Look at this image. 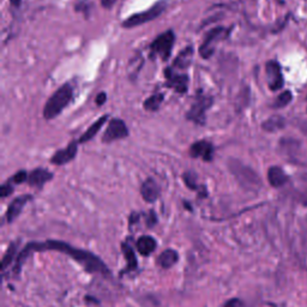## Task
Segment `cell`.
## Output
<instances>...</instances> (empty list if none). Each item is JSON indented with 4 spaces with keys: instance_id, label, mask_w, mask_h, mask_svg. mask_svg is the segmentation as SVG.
I'll list each match as a JSON object with an SVG mask.
<instances>
[{
    "instance_id": "obj_11",
    "label": "cell",
    "mask_w": 307,
    "mask_h": 307,
    "mask_svg": "<svg viewBox=\"0 0 307 307\" xmlns=\"http://www.w3.org/2000/svg\"><path fill=\"white\" fill-rule=\"evenodd\" d=\"M224 32V28H216L208 34L206 40L203 42V44H200V50L203 58L208 59L210 56H212L214 53V50H215V44L220 41V38H222Z\"/></svg>"
},
{
    "instance_id": "obj_7",
    "label": "cell",
    "mask_w": 307,
    "mask_h": 307,
    "mask_svg": "<svg viewBox=\"0 0 307 307\" xmlns=\"http://www.w3.org/2000/svg\"><path fill=\"white\" fill-rule=\"evenodd\" d=\"M128 136V126L122 119H112L108 124L104 136H102V142L110 143L114 140H122Z\"/></svg>"
},
{
    "instance_id": "obj_28",
    "label": "cell",
    "mask_w": 307,
    "mask_h": 307,
    "mask_svg": "<svg viewBox=\"0 0 307 307\" xmlns=\"http://www.w3.org/2000/svg\"><path fill=\"white\" fill-rule=\"evenodd\" d=\"M28 176H29L28 173H26V170H20V172H17L14 176H12V182L16 184H22L28 180Z\"/></svg>"
},
{
    "instance_id": "obj_22",
    "label": "cell",
    "mask_w": 307,
    "mask_h": 307,
    "mask_svg": "<svg viewBox=\"0 0 307 307\" xmlns=\"http://www.w3.org/2000/svg\"><path fill=\"white\" fill-rule=\"evenodd\" d=\"M192 56H194V47H188L184 52L176 56V62H174V66L178 68H186L190 65V62H191Z\"/></svg>"
},
{
    "instance_id": "obj_31",
    "label": "cell",
    "mask_w": 307,
    "mask_h": 307,
    "mask_svg": "<svg viewBox=\"0 0 307 307\" xmlns=\"http://www.w3.org/2000/svg\"><path fill=\"white\" fill-rule=\"evenodd\" d=\"M242 305V302L239 299H230L226 302L224 307H240Z\"/></svg>"
},
{
    "instance_id": "obj_33",
    "label": "cell",
    "mask_w": 307,
    "mask_h": 307,
    "mask_svg": "<svg viewBox=\"0 0 307 307\" xmlns=\"http://www.w3.org/2000/svg\"><path fill=\"white\" fill-rule=\"evenodd\" d=\"M300 202L304 206H307V190L302 194V198H300Z\"/></svg>"
},
{
    "instance_id": "obj_34",
    "label": "cell",
    "mask_w": 307,
    "mask_h": 307,
    "mask_svg": "<svg viewBox=\"0 0 307 307\" xmlns=\"http://www.w3.org/2000/svg\"><path fill=\"white\" fill-rule=\"evenodd\" d=\"M20 2H22V0H10L11 5H14V6H20Z\"/></svg>"
},
{
    "instance_id": "obj_24",
    "label": "cell",
    "mask_w": 307,
    "mask_h": 307,
    "mask_svg": "<svg viewBox=\"0 0 307 307\" xmlns=\"http://www.w3.org/2000/svg\"><path fill=\"white\" fill-rule=\"evenodd\" d=\"M17 254V245L16 242H12L10 244V246H8V250H6L4 257H2V270H5L6 268L10 266V264L12 263V260H14V254Z\"/></svg>"
},
{
    "instance_id": "obj_13",
    "label": "cell",
    "mask_w": 307,
    "mask_h": 307,
    "mask_svg": "<svg viewBox=\"0 0 307 307\" xmlns=\"http://www.w3.org/2000/svg\"><path fill=\"white\" fill-rule=\"evenodd\" d=\"M29 200H32V196L30 194L20 196V197H17L16 200H12L8 208V212H6V221H8V224L14 222V220L20 216L24 206H26Z\"/></svg>"
},
{
    "instance_id": "obj_29",
    "label": "cell",
    "mask_w": 307,
    "mask_h": 307,
    "mask_svg": "<svg viewBox=\"0 0 307 307\" xmlns=\"http://www.w3.org/2000/svg\"><path fill=\"white\" fill-rule=\"evenodd\" d=\"M12 192H14V188H12L10 182L4 184V185H2V188H0V196H2V198L8 197V196L12 194Z\"/></svg>"
},
{
    "instance_id": "obj_26",
    "label": "cell",
    "mask_w": 307,
    "mask_h": 307,
    "mask_svg": "<svg viewBox=\"0 0 307 307\" xmlns=\"http://www.w3.org/2000/svg\"><path fill=\"white\" fill-rule=\"evenodd\" d=\"M292 98H293V95H292V92H290V90H287V92H284L281 95H278V98H276L275 104H274V107H275V108L286 107L287 104H290Z\"/></svg>"
},
{
    "instance_id": "obj_6",
    "label": "cell",
    "mask_w": 307,
    "mask_h": 307,
    "mask_svg": "<svg viewBox=\"0 0 307 307\" xmlns=\"http://www.w3.org/2000/svg\"><path fill=\"white\" fill-rule=\"evenodd\" d=\"M212 104V98L210 96L200 94L197 95L194 104H191V108L188 112V119L194 122L197 125L206 124V113Z\"/></svg>"
},
{
    "instance_id": "obj_8",
    "label": "cell",
    "mask_w": 307,
    "mask_h": 307,
    "mask_svg": "<svg viewBox=\"0 0 307 307\" xmlns=\"http://www.w3.org/2000/svg\"><path fill=\"white\" fill-rule=\"evenodd\" d=\"M166 78H167V86L173 88L179 94H185L188 88V74H180L174 72L172 68L166 70Z\"/></svg>"
},
{
    "instance_id": "obj_16",
    "label": "cell",
    "mask_w": 307,
    "mask_h": 307,
    "mask_svg": "<svg viewBox=\"0 0 307 307\" xmlns=\"http://www.w3.org/2000/svg\"><path fill=\"white\" fill-rule=\"evenodd\" d=\"M268 180H269V184L272 188H278L288 182V176L281 167L272 166V167H270L269 170H268Z\"/></svg>"
},
{
    "instance_id": "obj_4",
    "label": "cell",
    "mask_w": 307,
    "mask_h": 307,
    "mask_svg": "<svg viewBox=\"0 0 307 307\" xmlns=\"http://www.w3.org/2000/svg\"><path fill=\"white\" fill-rule=\"evenodd\" d=\"M174 41H176V36L172 30H168V32L158 36L155 41L150 44V56H158L161 59L167 60L170 56Z\"/></svg>"
},
{
    "instance_id": "obj_1",
    "label": "cell",
    "mask_w": 307,
    "mask_h": 307,
    "mask_svg": "<svg viewBox=\"0 0 307 307\" xmlns=\"http://www.w3.org/2000/svg\"><path fill=\"white\" fill-rule=\"evenodd\" d=\"M42 251H56L62 252L74 260L78 262L86 272L90 274H100L102 276H110V270L108 269L106 264L102 262L98 256H95L92 252L72 248L70 244L59 242V240H47L44 242H30L18 254L16 266H14V274H20L22 266L32 252H42Z\"/></svg>"
},
{
    "instance_id": "obj_14",
    "label": "cell",
    "mask_w": 307,
    "mask_h": 307,
    "mask_svg": "<svg viewBox=\"0 0 307 307\" xmlns=\"http://www.w3.org/2000/svg\"><path fill=\"white\" fill-rule=\"evenodd\" d=\"M53 179V174L44 168H36L29 173L28 182L30 186L34 188H42L44 184Z\"/></svg>"
},
{
    "instance_id": "obj_17",
    "label": "cell",
    "mask_w": 307,
    "mask_h": 307,
    "mask_svg": "<svg viewBox=\"0 0 307 307\" xmlns=\"http://www.w3.org/2000/svg\"><path fill=\"white\" fill-rule=\"evenodd\" d=\"M178 260H179V254H178V252L176 250L168 248L158 256V264L161 268H164V269H170V268L173 266L174 264H176Z\"/></svg>"
},
{
    "instance_id": "obj_25",
    "label": "cell",
    "mask_w": 307,
    "mask_h": 307,
    "mask_svg": "<svg viewBox=\"0 0 307 307\" xmlns=\"http://www.w3.org/2000/svg\"><path fill=\"white\" fill-rule=\"evenodd\" d=\"M142 65H143V59L142 56H134V59L131 60L130 65H128V74L132 78H136V76L138 74V72L140 71V68H142Z\"/></svg>"
},
{
    "instance_id": "obj_20",
    "label": "cell",
    "mask_w": 307,
    "mask_h": 307,
    "mask_svg": "<svg viewBox=\"0 0 307 307\" xmlns=\"http://www.w3.org/2000/svg\"><path fill=\"white\" fill-rule=\"evenodd\" d=\"M286 125V120L284 116H270L269 119H266V122H263L262 128H263L264 131L266 132H276L282 130Z\"/></svg>"
},
{
    "instance_id": "obj_30",
    "label": "cell",
    "mask_w": 307,
    "mask_h": 307,
    "mask_svg": "<svg viewBox=\"0 0 307 307\" xmlns=\"http://www.w3.org/2000/svg\"><path fill=\"white\" fill-rule=\"evenodd\" d=\"M106 100H107L106 92H100V94L96 96L95 102H96V104H98V106H102V104L106 102Z\"/></svg>"
},
{
    "instance_id": "obj_12",
    "label": "cell",
    "mask_w": 307,
    "mask_h": 307,
    "mask_svg": "<svg viewBox=\"0 0 307 307\" xmlns=\"http://www.w3.org/2000/svg\"><path fill=\"white\" fill-rule=\"evenodd\" d=\"M77 142H71L65 149L56 152L50 158V162L56 166H62L71 162L77 155Z\"/></svg>"
},
{
    "instance_id": "obj_10",
    "label": "cell",
    "mask_w": 307,
    "mask_h": 307,
    "mask_svg": "<svg viewBox=\"0 0 307 307\" xmlns=\"http://www.w3.org/2000/svg\"><path fill=\"white\" fill-rule=\"evenodd\" d=\"M190 155L194 158H200L206 162L212 161L214 158V146L208 140H200L196 142L190 148Z\"/></svg>"
},
{
    "instance_id": "obj_23",
    "label": "cell",
    "mask_w": 307,
    "mask_h": 307,
    "mask_svg": "<svg viewBox=\"0 0 307 307\" xmlns=\"http://www.w3.org/2000/svg\"><path fill=\"white\" fill-rule=\"evenodd\" d=\"M164 95L162 94H154L150 96V98H146V101H144V108H146V110H150V112H154V110H158L160 106H161V104L164 102Z\"/></svg>"
},
{
    "instance_id": "obj_27",
    "label": "cell",
    "mask_w": 307,
    "mask_h": 307,
    "mask_svg": "<svg viewBox=\"0 0 307 307\" xmlns=\"http://www.w3.org/2000/svg\"><path fill=\"white\" fill-rule=\"evenodd\" d=\"M184 180H185V184L188 186V188L191 190H198L200 188L196 184V176L192 172H188V173L184 174Z\"/></svg>"
},
{
    "instance_id": "obj_9",
    "label": "cell",
    "mask_w": 307,
    "mask_h": 307,
    "mask_svg": "<svg viewBox=\"0 0 307 307\" xmlns=\"http://www.w3.org/2000/svg\"><path fill=\"white\" fill-rule=\"evenodd\" d=\"M266 77L269 88L272 92L280 90L284 86V77H282L281 68L276 62H269L266 64Z\"/></svg>"
},
{
    "instance_id": "obj_2",
    "label": "cell",
    "mask_w": 307,
    "mask_h": 307,
    "mask_svg": "<svg viewBox=\"0 0 307 307\" xmlns=\"http://www.w3.org/2000/svg\"><path fill=\"white\" fill-rule=\"evenodd\" d=\"M74 98V90L70 84H64L62 88L56 90L46 102L44 108V119L52 120L59 116L66 107L70 104Z\"/></svg>"
},
{
    "instance_id": "obj_32",
    "label": "cell",
    "mask_w": 307,
    "mask_h": 307,
    "mask_svg": "<svg viewBox=\"0 0 307 307\" xmlns=\"http://www.w3.org/2000/svg\"><path fill=\"white\" fill-rule=\"evenodd\" d=\"M116 0H101V4L104 8H112L113 5L116 4Z\"/></svg>"
},
{
    "instance_id": "obj_19",
    "label": "cell",
    "mask_w": 307,
    "mask_h": 307,
    "mask_svg": "<svg viewBox=\"0 0 307 307\" xmlns=\"http://www.w3.org/2000/svg\"><path fill=\"white\" fill-rule=\"evenodd\" d=\"M107 119H108V116H101V118L98 119V120H96L94 124L90 126L88 130H86L82 134V136H80V140H78V142H80V143H86V142H89V140H92V138H94L96 134H98V131L101 130L102 126H104V122H107Z\"/></svg>"
},
{
    "instance_id": "obj_18",
    "label": "cell",
    "mask_w": 307,
    "mask_h": 307,
    "mask_svg": "<svg viewBox=\"0 0 307 307\" xmlns=\"http://www.w3.org/2000/svg\"><path fill=\"white\" fill-rule=\"evenodd\" d=\"M137 250L140 254L148 257L156 250V240L149 236H140L137 240Z\"/></svg>"
},
{
    "instance_id": "obj_5",
    "label": "cell",
    "mask_w": 307,
    "mask_h": 307,
    "mask_svg": "<svg viewBox=\"0 0 307 307\" xmlns=\"http://www.w3.org/2000/svg\"><path fill=\"white\" fill-rule=\"evenodd\" d=\"M164 8H166V2H160L158 4L154 5L152 8H150L149 10L140 12V14H132V16L128 17V20H124L122 26L130 29V28H134V26H142L144 23H148L150 20H154L155 18H158L160 14L164 11Z\"/></svg>"
},
{
    "instance_id": "obj_15",
    "label": "cell",
    "mask_w": 307,
    "mask_h": 307,
    "mask_svg": "<svg viewBox=\"0 0 307 307\" xmlns=\"http://www.w3.org/2000/svg\"><path fill=\"white\" fill-rule=\"evenodd\" d=\"M140 194L146 203H154L158 200L160 196V186L155 180L149 178L143 182L142 188H140Z\"/></svg>"
},
{
    "instance_id": "obj_21",
    "label": "cell",
    "mask_w": 307,
    "mask_h": 307,
    "mask_svg": "<svg viewBox=\"0 0 307 307\" xmlns=\"http://www.w3.org/2000/svg\"><path fill=\"white\" fill-rule=\"evenodd\" d=\"M122 254H124L126 263H128V268L125 269V272H132V270H136L137 269V258L131 246L126 242L122 244Z\"/></svg>"
},
{
    "instance_id": "obj_3",
    "label": "cell",
    "mask_w": 307,
    "mask_h": 307,
    "mask_svg": "<svg viewBox=\"0 0 307 307\" xmlns=\"http://www.w3.org/2000/svg\"><path fill=\"white\" fill-rule=\"evenodd\" d=\"M228 167L232 172L238 182L246 190H258L262 186V182L258 176V174L252 170V168L248 167V166L242 164L238 160L232 158L228 162Z\"/></svg>"
}]
</instances>
